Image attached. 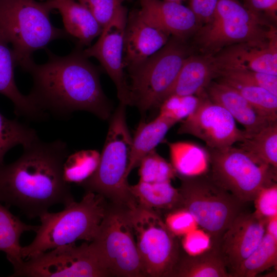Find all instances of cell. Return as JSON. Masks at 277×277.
I'll list each match as a JSON object with an SVG mask.
<instances>
[{
  "label": "cell",
  "instance_id": "cell-24",
  "mask_svg": "<svg viewBox=\"0 0 277 277\" xmlns=\"http://www.w3.org/2000/svg\"><path fill=\"white\" fill-rule=\"evenodd\" d=\"M129 190L137 204L159 213L181 208L179 189L171 181L148 183L141 181L129 185Z\"/></svg>",
  "mask_w": 277,
  "mask_h": 277
},
{
  "label": "cell",
  "instance_id": "cell-2",
  "mask_svg": "<svg viewBox=\"0 0 277 277\" xmlns=\"http://www.w3.org/2000/svg\"><path fill=\"white\" fill-rule=\"evenodd\" d=\"M77 46L69 54L60 56L46 48L47 61L34 62L27 72L33 86L27 95L38 109L65 118L77 110L108 119L112 106L102 89L98 69Z\"/></svg>",
  "mask_w": 277,
  "mask_h": 277
},
{
  "label": "cell",
  "instance_id": "cell-10",
  "mask_svg": "<svg viewBox=\"0 0 277 277\" xmlns=\"http://www.w3.org/2000/svg\"><path fill=\"white\" fill-rule=\"evenodd\" d=\"M207 151L212 180L245 204L253 201L262 188L276 183V169L256 161L239 147Z\"/></svg>",
  "mask_w": 277,
  "mask_h": 277
},
{
  "label": "cell",
  "instance_id": "cell-19",
  "mask_svg": "<svg viewBox=\"0 0 277 277\" xmlns=\"http://www.w3.org/2000/svg\"><path fill=\"white\" fill-rule=\"evenodd\" d=\"M205 92L212 101L224 108L243 125L246 137L274 122L261 115L240 93L223 82H211Z\"/></svg>",
  "mask_w": 277,
  "mask_h": 277
},
{
  "label": "cell",
  "instance_id": "cell-30",
  "mask_svg": "<svg viewBox=\"0 0 277 277\" xmlns=\"http://www.w3.org/2000/svg\"><path fill=\"white\" fill-rule=\"evenodd\" d=\"M100 154L95 150H84L69 154L63 164V176L68 183L81 184L90 177L99 164Z\"/></svg>",
  "mask_w": 277,
  "mask_h": 277
},
{
  "label": "cell",
  "instance_id": "cell-23",
  "mask_svg": "<svg viewBox=\"0 0 277 277\" xmlns=\"http://www.w3.org/2000/svg\"><path fill=\"white\" fill-rule=\"evenodd\" d=\"M228 48L234 65L249 70L277 75V34L274 33L268 43L263 46L246 44L232 45Z\"/></svg>",
  "mask_w": 277,
  "mask_h": 277
},
{
  "label": "cell",
  "instance_id": "cell-40",
  "mask_svg": "<svg viewBox=\"0 0 277 277\" xmlns=\"http://www.w3.org/2000/svg\"><path fill=\"white\" fill-rule=\"evenodd\" d=\"M218 0H189V8L193 12L201 25L212 17Z\"/></svg>",
  "mask_w": 277,
  "mask_h": 277
},
{
  "label": "cell",
  "instance_id": "cell-29",
  "mask_svg": "<svg viewBox=\"0 0 277 277\" xmlns=\"http://www.w3.org/2000/svg\"><path fill=\"white\" fill-rule=\"evenodd\" d=\"M276 265L277 239L265 232L257 247L231 273V277H254Z\"/></svg>",
  "mask_w": 277,
  "mask_h": 277
},
{
  "label": "cell",
  "instance_id": "cell-4",
  "mask_svg": "<svg viewBox=\"0 0 277 277\" xmlns=\"http://www.w3.org/2000/svg\"><path fill=\"white\" fill-rule=\"evenodd\" d=\"M107 201L99 194L86 191L81 201L71 202L60 212L41 215L34 240L22 248L23 259L78 240L91 242L105 214Z\"/></svg>",
  "mask_w": 277,
  "mask_h": 277
},
{
  "label": "cell",
  "instance_id": "cell-18",
  "mask_svg": "<svg viewBox=\"0 0 277 277\" xmlns=\"http://www.w3.org/2000/svg\"><path fill=\"white\" fill-rule=\"evenodd\" d=\"M141 10L160 28L173 37L185 41L195 34L201 24L181 3L164 0H140Z\"/></svg>",
  "mask_w": 277,
  "mask_h": 277
},
{
  "label": "cell",
  "instance_id": "cell-39",
  "mask_svg": "<svg viewBox=\"0 0 277 277\" xmlns=\"http://www.w3.org/2000/svg\"><path fill=\"white\" fill-rule=\"evenodd\" d=\"M243 4L249 10L268 21L276 22L277 0H243Z\"/></svg>",
  "mask_w": 277,
  "mask_h": 277
},
{
  "label": "cell",
  "instance_id": "cell-12",
  "mask_svg": "<svg viewBox=\"0 0 277 277\" xmlns=\"http://www.w3.org/2000/svg\"><path fill=\"white\" fill-rule=\"evenodd\" d=\"M11 276L108 277L111 274L91 245L61 246L31 257Z\"/></svg>",
  "mask_w": 277,
  "mask_h": 277
},
{
  "label": "cell",
  "instance_id": "cell-32",
  "mask_svg": "<svg viewBox=\"0 0 277 277\" xmlns=\"http://www.w3.org/2000/svg\"><path fill=\"white\" fill-rule=\"evenodd\" d=\"M37 136L34 129L16 119H9L0 112V166L10 149L18 145L24 146Z\"/></svg>",
  "mask_w": 277,
  "mask_h": 277
},
{
  "label": "cell",
  "instance_id": "cell-21",
  "mask_svg": "<svg viewBox=\"0 0 277 277\" xmlns=\"http://www.w3.org/2000/svg\"><path fill=\"white\" fill-rule=\"evenodd\" d=\"M52 9L60 13L64 30L77 41V46L90 45L103 28L90 12L75 0H49Z\"/></svg>",
  "mask_w": 277,
  "mask_h": 277
},
{
  "label": "cell",
  "instance_id": "cell-31",
  "mask_svg": "<svg viewBox=\"0 0 277 277\" xmlns=\"http://www.w3.org/2000/svg\"><path fill=\"white\" fill-rule=\"evenodd\" d=\"M219 81L235 89L263 117L271 122L277 121V95L258 86Z\"/></svg>",
  "mask_w": 277,
  "mask_h": 277
},
{
  "label": "cell",
  "instance_id": "cell-1",
  "mask_svg": "<svg viewBox=\"0 0 277 277\" xmlns=\"http://www.w3.org/2000/svg\"><path fill=\"white\" fill-rule=\"evenodd\" d=\"M23 147L17 160L0 166V202L35 218L53 205L73 201L63 172L67 144L61 140L45 142L37 136Z\"/></svg>",
  "mask_w": 277,
  "mask_h": 277
},
{
  "label": "cell",
  "instance_id": "cell-38",
  "mask_svg": "<svg viewBox=\"0 0 277 277\" xmlns=\"http://www.w3.org/2000/svg\"><path fill=\"white\" fill-rule=\"evenodd\" d=\"M165 213V219H163L164 222L170 230L176 236L188 232L192 226L193 221H195L190 214L181 207Z\"/></svg>",
  "mask_w": 277,
  "mask_h": 277
},
{
  "label": "cell",
  "instance_id": "cell-8",
  "mask_svg": "<svg viewBox=\"0 0 277 277\" xmlns=\"http://www.w3.org/2000/svg\"><path fill=\"white\" fill-rule=\"evenodd\" d=\"M190 52L185 41L173 37L155 54L128 69L132 105L142 114L159 106Z\"/></svg>",
  "mask_w": 277,
  "mask_h": 277
},
{
  "label": "cell",
  "instance_id": "cell-22",
  "mask_svg": "<svg viewBox=\"0 0 277 277\" xmlns=\"http://www.w3.org/2000/svg\"><path fill=\"white\" fill-rule=\"evenodd\" d=\"M169 277H231L216 247L190 254L182 247Z\"/></svg>",
  "mask_w": 277,
  "mask_h": 277
},
{
  "label": "cell",
  "instance_id": "cell-15",
  "mask_svg": "<svg viewBox=\"0 0 277 277\" xmlns=\"http://www.w3.org/2000/svg\"><path fill=\"white\" fill-rule=\"evenodd\" d=\"M266 219L243 210L234 219L216 247L230 274L257 247L265 233Z\"/></svg>",
  "mask_w": 277,
  "mask_h": 277
},
{
  "label": "cell",
  "instance_id": "cell-35",
  "mask_svg": "<svg viewBox=\"0 0 277 277\" xmlns=\"http://www.w3.org/2000/svg\"><path fill=\"white\" fill-rule=\"evenodd\" d=\"M199 100V97L195 95L169 96L159 105V115L175 124L186 118L194 111Z\"/></svg>",
  "mask_w": 277,
  "mask_h": 277
},
{
  "label": "cell",
  "instance_id": "cell-41",
  "mask_svg": "<svg viewBox=\"0 0 277 277\" xmlns=\"http://www.w3.org/2000/svg\"><path fill=\"white\" fill-rule=\"evenodd\" d=\"M265 232L277 239V215L266 219Z\"/></svg>",
  "mask_w": 277,
  "mask_h": 277
},
{
  "label": "cell",
  "instance_id": "cell-27",
  "mask_svg": "<svg viewBox=\"0 0 277 277\" xmlns=\"http://www.w3.org/2000/svg\"><path fill=\"white\" fill-rule=\"evenodd\" d=\"M171 164L180 175L192 176L206 172L209 163L207 150L190 142L168 143Z\"/></svg>",
  "mask_w": 277,
  "mask_h": 277
},
{
  "label": "cell",
  "instance_id": "cell-7",
  "mask_svg": "<svg viewBox=\"0 0 277 277\" xmlns=\"http://www.w3.org/2000/svg\"><path fill=\"white\" fill-rule=\"evenodd\" d=\"M181 207L187 211L207 233L210 246L216 247L227 229L246 204L206 172L180 175Z\"/></svg>",
  "mask_w": 277,
  "mask_h": 277
},
{
  "label": "cell",
  "instance_id": "cell-9",
  "mask_svg": "<svg viewBox=\"0 0 277 277\" xmlns=\"http://www.w3.org/2000/svg\"><path fill=\"white\" fill-rule=\"evenodd\" d=\"M127 207L108 203L90 244L111 276H144Z\"/></svg>",
  "mask_w": 277,
  "mask_h": 277
},
{
  "label": "cell",
  "instance_id": "cell-25",
  "mask_svg": "<svg viewBox=\"0 0 277 277\" xmlns=\"http://www.w3.org/2000/svg\"><path fill=\"white\" fill-rule=\"evenodd\" d=\"M174 125L175 124L173 122L159 115L149 122H142L140 124L132 138L131 152L127 170L128 176L134 168L138 166L144 156L155 150Z\"/></svg>",
  "mask_w": 277,
  "mask_h": 277
},
{
  "label": "cell",
  "instance_id": "cell-3",
  "mask_svg": "<svg viewBox=\"0 0 277 277\" xmlns=\"http://www.w3.org/2000/svg\"><path fill=\"white\" fill-rule=\"evenodd\" d=\"M49 0H0V34L12 46L17 66L27 72L33 53L58 39L73 38L51 22Z\"/></svg>",
  "mask_w": 277,
  "mask_h": 277
},
{
  "label": "cell",
  "instance_id": "cell-14",
  "mask_svg": "<svg viewBox=\"0 0 277 277\" xmlns=\"http://www.w3.org/2000/svg\"><path fill=\"white\" fill-rule=\"evenodd\" d=\"M127 10L122 5L110 21L103 28L97 41L83 51L88 58L100 62L115 85L120 103L132 105L129 85L125 73L124 42Z\"/></svg>",
  "mask_w": 277,
  "mask_h": 277
},
{
  "label": "cell",
  "instance_id": "cell-33",
  "mask_svg": "<svg viewBox=\"0 0 277 277\" xmlns=\"http://www.w3.org/2000/svg\"><path fill=\"white\" fill-rule=\"evenodd\" d=\"M220 80L264 88L277 95V75L255 72L240 65L228 66L223 69Z\"/></svg>",
  "mask_w": 277,
  "mask_h": 277
},
{
  "label": "cell",
  "instance_id": "cell-42",
  "mask_svg": "<svg viewBox=\"0 0 277 277\" xmlns=\"http://www.w3.org/2000/svg\"><path fill=\"white\" fill-rule=\"evenodd\" d=\"M166 1H169V2H177V3H181L182 1L184 0H164Z\"/></svg>",
  "mask_w": 277,
  "mask_h": 277
},
{
  "label": "cell",
  "instance_id": "cell-36",
  "mask_svg": "<svg viewBox=\"0 0 277 277\" xmlns=\"http://www.w3.org/2000/svg\"><path fill=\"white\" fill-rule=\"evenodd\" d=\"M84 6L103 28L125 0H75Z\"/></svg>",
  "mask_w": 277,
  "mask_h": 277
},
{
  "label": "cell",
  "instance_id": "cell-20",
  "mask_svg": "<svg viewBox=\"0 0 277 277\" xmlns=\"http://www.w3.org/2000/svg\"><path fill=\"white\" fill-rule=\"evenodd\" d=\"M9 44L0 34V93L12 102L17 116L34 121L44 120L47 114L35 107L17 87L14 79V68L17 65Z\"/></svg>",
  "mask_w": 277,
  "mask_h": 277
},
{
  "label": "cell",
  "instance_id": "cell-16",
  "mask_svg": "<svg viewBox=\"0 0 277 277\" xmlns=\"http://www.w3.org/2000/svg\"><path fill=\"white\" fill-rule=\"evenodd\" d=\"M169 36L141 9L133 11L127 17L125 31V67H134L155 54L167 44Z\"/></svg>",
  "mask_w": 277,
  "mask_h": 277
},
{
  "label": "cell",
  "instance_id": "cell-5",
  "mask_svg": "<svg viewBox=\"0 0 277 277\" xmlns=\"http://www.w3.org/2000/svg\"><path fill=\"white\" fill-rule=\"evenodd\" d=\"M126 105L120 103L112 115L98 167L80 184L108 201L131 209L137 204L129 190L127 170L132 137L126 119Z\"/></svg>",
  "mask_w": 277,
  "mask_h": 277
},
{
  "label": "cell",
  "instance_id": "cell-26",
  "mask_svg": "<svg viewBox=\"0 0 277 277\" xmlns=\"http://www.w3.org/2000/svg\"><path fill=\"white\" fill-rule=\"evenodd\" d=\"M38 227L24 223L0 203V251L6 254L13 268L24 261L20 244L22 234L26 231L35 232Z\"/></svg>",
  "mask_w": 277,
  "mask_h": 277
},
{
  "label": "cell",
  "instance_id": "cell-11",
  "mask_svg": "<svg viewBox=\"0 0 277 277\" xmlns=\"http://www.w3.org/2000/svg\"><path fill=\"white\" fill-rule=\"evenodd\" d=\"M143 275L169 277L182 248L159 212L139 205L129 209Z\"/></svg>",
  "mask_w": 277,
  "mask_h": 277
},
{
  "label": "cell",
  "instance_id": "cell-28",
  "mask_svg": "<svg viewBox=\"0 0 277 277\" xmlns=\"http://www.w3.org/2000/svg\"><path fill=\"white\" fill-rule=\"evenodd\" d=\"M239 148L256 161L277 169V122L238 143Z\"/></svg>",
  "mask_w": 277,
  "mask_h": 277
},
{
  "label": "cell",
  "instance_id": "cell-6",
  "mask_svg": "<svg viewBox=\"0 0 277 277\" xmlns=\"http://www.w3.org/2000/svg\"><path fill=\"white\" fill-rule=\"evenodd\" d=\"M276 28L269 21L247 9L239 0H218L214 13L195 33L203 54H215L239 44L266 45Z\"/></svg>",
  "mask_w": 277,
  "mask_h": 277
},
{
  "label": "cell",
  "instance_id": "cell-34",
  "mask_svg": "<svg viewBox=\"0 0 277 277\" xmlns=\"http://www.w3.org/2000/svg\"><path fill=\"white\" fill-rule=\"evenodd\" d=\"M138 166L140 180L145 182L171 181L177 174L171 163L160 155L155 150L144 156Z\"/></svg>",
  "mask_w": 277,
  "mask_h": 277
},
{
  "label": "cell",
  "instance_id": "cell-37",
  "mask_svg": "<svg viewBox=\"0 0 277 277\" xmlns=\"http://www.w3.org/2000/svg\"><path fill=\"white\" fill-rule=\"evenodd\" d=\"M254 213L261 217L268 219L277 215V184L262 188L254 200Z\"/></svg>",
  "mask_w": 277,
  "mask_h": 277
},
{
  "label": "cell",
  "instance_id": "cell-17",
  "mask_svg": "<svg viewBox=\"0 0 277 277\" xmlns=\"http://www.w3.org/2000/svg\"><path fill=\"white\" fill-rule=\"evenodd\" d=\"M226 65L221 52L190 55L163 100L172 95H197L205 90L214 78L219 77Z\"/></svg>",
  "mask_w": 277,
  "mask_h": 277
},
{
  "label": "cell",
  "instance_id": "cell-13",
  "mask_svg": "<svg viewBox=\"0 0 277 277\" xmlns=\"http://www.w3.org/2000/svg\"><path fill=\"white\" fill-rule=\"evenodd\" d=\"M197 95L199 102L194 111L183 120L179 134H188L203 141L207 148L221 149L233 146L246 138L244 130L222 106L212 101L205 90Z\"/></svg>",
  "mask_w": 277,
  "mask_h": 277
}]
</instances>
